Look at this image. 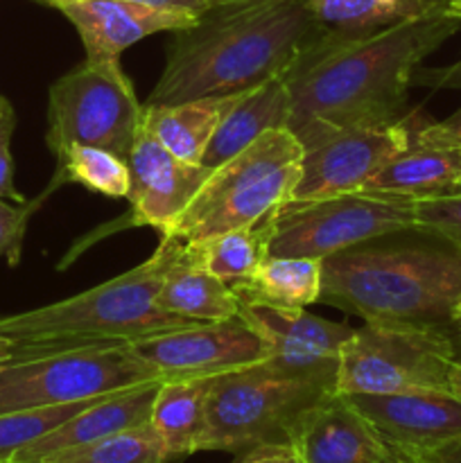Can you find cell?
Here are the masks:
<instances>
[{
    "instance_id": "cell-1",
    "label": "cell",
    "mask_w": 461,
    "mask_h": 463,
    "mask_svg": "<svg viewBox=\"0 0 461 463\" xmlns=\"http://www.w3.org/2000/svg\"><path fill=\"white\" fill-rule=\"evenodd\" d=\"M459 27L447 14L423 12L366 34L328 30L285 75L292 99L287 129L310 120H400L416 68Z\"/></svg>"
},
{
    "instance_id": "cell-2",
    "label": "cell",
    "mask_w": 461,
    "mask_h": 463,
    "mask_svg": "<svg viewBox=\"0 0 461 463\" xmlns=\"http://www.w3.org/2000/svg\"><path fill=\"white\" fill-rule=\"evenodd\" d=\"M328 34L306 0H235L211 5L172 32L165 68L145 104L233 95L289 68Z\"/></svg>"
},
{
    "instance_id": "cell-3",
    "label": "cell",
    "mask_w": 461,
    "mask_h": 463,
    "mask_svg": "<svg viewBox=\"0 0 461 463\" xmlns=\"http://www.w3.org/2000/svg\"><path fill=\"white\" fill-rule=\"evenodd\" d=\"M319 303L364 324L455 330L461 244L416 222L375 235L324 258Z\"/></svg>"
},
{
    "instance_id": "cell-4",
    "label": "cell",
    "mask_w": 461,
    "mask_h": 463,
    "mask_svg": "<svg viewBox=\"0 0 461 463\" xmlns=\"http://www.w3.org/2000/svg\"><path fill=\"white\" fill-rule=\"evenodd\" d=\"M183 244L172 235H161L156 251L125 274L66 301L0 317V335L21 355L77 344H134L167 330L202 324L172 315L156 301Z\"/></svg>"
},
{
    "instance_id": "cell-5",
    "label": "cell",
    "mask_w": 461,
    "mask_h": 463,
    "mask_svg": "<svg viewBox=\"0 0 461 463\" xmlns=\"http://www.w3.org/2000/svg\"><path fill=\"white\" fill-rule=\"evenodd\" d=\"M337 392V371H294L267 360L212 378L203 450L242 455L289 443L303 416Z\"/></svg>"
},
{
    "instance_id": "cell-6",
    "label": "cell",
    "mask_w": 461,
    "mask_h": 463,
    "mask_svg": "<svg viewBox=\"0 0 461 463\" xmlns=\"http://www.w3.org/2000/svg\"><path fill=\"white\" fill-rule=\"evenodd\" d=\"M301 158L303 147L292 131H265L242 152L212 167L167 235L190 244L256 224L292 197Z\"/></svg>"
},
{
    "instance_id": "cell-7",
    "label": "cell",
    "mask_w": 461,
    "mask_h": 463,
    "mask_svg": "<svg viewBox=\"0 0 461 463\" xmlns=\"http://www.w3.org/2000/svg\"><path fill=\"white\" fill-rule=\"evenodd\" d=\"M161 375L131 344H77L21 353L0 366V414L111 396Z\"/></svg>"
},
{
    "instance_id": "cell-8",
    "label": "cell",
    "mask_w": 461,
    "mask_h": 463,
    "mask_svg": "<svg viewBox=\"0 0 461 463\" xmlns=\"http://www.w3.org/2000/svg\"><path fill=\"white\" fill-rule=\"evenodd\" d=\"M456 339L455 330L364 324L343 344L337 392L346 396L450 392L452 373L461 362Z\"/></svg>"
},
{
    "instance_id": "cell-9",
    "label": "cell",
    "mask_w": 461,
    "mask_h": 463,
    "mask_svg": "<svg viewBox=\"0 0 461 463\" xmlns=\"http://www.w3.org/2000/svg\"><path fill=\"white\" fill-rule=\"evenodd\" d=\"M145 104L122 63L84 61L59 77L48 93V149L61 158L72 145L102 147L129 158Z\"/></svg>"
},
{
    "instance_id": "cell-10",
    "label": "cell",
    "mask_w": 461,
    "mask_h": 463,
    "mask_svg": "<svg viewBox=\"0 0 461 463\" xmlns=\"http://www.w3.org/2000/svg\"><path fill=\"white\" fill-rule=\"evenodd\" d=\"M414 199L387 193L287 199L271 217L269 256L324 258L375 235L414 224Z\"/></svg>"
},
{
    "instance_id": "cell-11",
    "label": "cell",
    "mask_w": 461,
    "mask_h": 463,
    "mask_svg": "<svg viewBox=\"0 0 461 463\" xmlns=\"http://www.w3.org/2000/svg\"><path fill=\"white\" fill-rule=\"evenodd\" d=\"M419 122L402 116L393 122L330 125L310 120L292 131L303 147L301 176L289 199H319L362 190L393 156L409 147Z\"/></svg>"
},
{
    "instance_id": "cell-12",
    "label": "cell",
    "mask_w": 461,
    "mask_h": 463,
    "mask_svg": "<svg viewBox=\"0 0 461 463\" xmlns=\"http://www.w3.org/2000/svg\"><path fill=\"white\" fill-rule=\"evenodd\" d=\"M161 380L215 378L269 357L267 344L242 319L202 321L131 344Z\"/></svg>"
},
{
    "instance_id": "cell-13",
    "label": "cell",
    "mask_w": 461,
    "mask_h": 463,
    "mask_svg": "<svg viewBox=\"0 0 461 463\" xmlns=\"http://www.w3.org/2000/svg\"><path fill=\"white\" fill-rule=\"evenodd\" d=\"M348 401L373 425L398 463L419 459L461 437V396L452 392L353 393Z\"/></svg>"
},
{
    "instance_id": "cell-14",
    "label": "cell",
    "mask_w": 461,
    "mask_h": 463,
    "mask_svg": "<svg viewBox=\"0 0 461 463\" xmlns=\"http://www.w3.org/2000/svg\"><path fill=\"white\" fill-rule=\"evenodd\" d=\"M129 203L131 213L127 226H152L167 235L181 213L199 193L211 167L202 163H185L170 149L163 147L145 127H140L129 158Z\"/></svg>"
},
{
    "instance_id": "cell-15",
    "label": "cell",
    "mask_w": 461,
    "mask_h": 463,
    "mask_svg": "<svg viewBox=\"0 0 461 463\" xmlns=\"http://www.w3.org/2000/svg\"><path fill=\"white\" fill-rule=\"evenodd\" d=\"M72 23L86 50V61L120 63L122 52L156 32H176L199 16L131 0H45Z\"/></svg>"
},
{
    "instance_id": "cell-16",
    "label": "cell",
    "mask_w": 461,
    "mask_h": 463,
    "mask_svg": "<svg viewBox=\"0 0 461 463\" xmlns=\"http://www.w3.org/2000/svg\"><path fill=\"white\" fill-rule=\"evenodd\" d=\"M240 319L267 344L274 364L294 371H339V355L351 326L321 319L306 307L240 301Z\"/></svg>"
},
{
    "instance_id": "cell-17",
    "label": "cell",
    "mask_w": 461,
    "mask_h": 463,
    "mask_svg": "<svg viewBox=\"0 0 461 463\" xmlns=\"http://www.w3.org/2000/svg\"><path fill=\"white\" fill-rule=\"evenodd\" d=\"M292 446L303 463H398L373 425L339 392L303 416Z\"/></svg>"
},
{
    "instance_id": "cell-18",
    "label": "cell",
    "mask_w": 461,
    "mask_h": 463,
    "mask_svg": "<svg viewBox=\"0 0 461 463\" xmlns=\"http://www.w3.org/2000/svg\"><path fill=\"white\" fill-rule=\"evenodd\" d=\"M158 387L161 383H152L99 398L93 405L77 411L66 423L50 430L48 434L23 448L12 463H41L57 452L89 446V443L107 439L111 434L149 423Z\"/></svg>"
},
{
    "instance_id": "cell-19",
    "label": "cell",
    "mask_w": 461,
    "mask_h": 463,
    "mask_svg": "<svg viewBox=\"0 0 461 463\" xmlns=\"http://www.w3.org/2000/svg\"><path fill=\"white\" fill-rule=\"evenodd\" d=\"M289 118H292V99H289L285 75L274 77L256 89H249L212 134L203 152L202 165L211 170L221 165L230 156L249 147L253 140L260 138L265 131L287 129Z\"/></svg>"
},
{
    "instance_id": "cell-20",
    "label": "cell",
    "mask_w": 461,
    "mask_h": 463,
    "mask_svg": "<svg viewBox=\"0 0 461 463\" xmlns=\"http://www.w3.org/2000/svg\"><path fill=\"white\" fill-rule=\"evenodd\" d=\"M244 93L247 90L176 104H145L143 127L176 158L185 163H202L212 134Z\"/></svg>"
},
{
    "instance_id": "cell-21",
    "label": "cell",
    "mask_w": 461,
    "mask_h": 463,
    "mask_svg": "<svg viewBox=\"0 0 461 463\" xmlns=\"http://www.w3.org/2000/svg\"><path fill=\"white\" fill-rule=\"evenodd\" d=\"M461 184V147H438L411 138L409 147L393 156L362 190L407 199L455 193Z\"/></svg>"
},
{
    "instance_id": "cell-22",
    "label": "cell",
    "mask_w": 461,
    "mask_h": 463,
    "mask_svg": "<svg viewBox=\"0 0 461 463\" xmlns=\"http://www.w3.org/2000/svg\"><path fill=\"white\" fill-rule=\"evenodd\" d=\"M158 306L190 321L238 319L240 297L226 280L217 279L183 244L158 292Z\"/></svg>"
},
{
    "instance_id": "cell-23",
    "label": "cell",
    "mask_w": 461,
    "mask_h": 463,
    "mask_svg": "<svg viewBox=\"0 0 461 463\" xmlns=\"http://www.w3.org/2000/svg\"><path fill=\"white\" fill-rule=\"evenodd\" d=\"M211 389L212 378L163 380L158 387L149 425L172 461L202 452Z\"/></svg>"
},
{
    "instance_id": "cell-24",
    "label": "cell",
    "mask_w": 461,
    "mask_h": 463,
    "mask_svg": "<svg viewBox=\"0 0 461 463\" xmlns=\"http://www.w3.org/2000/svg\"><path fill=\"white\" fill-rule=\"evenodd\" d=\"M324 260L319 258L267 256L262 265L242 283L230 288L240 301L267 303L278 307H306L319 303Z\"/></svg>"
},
{
    "instance_id": "cell-25",
    "label": "cell",
    "mask_w": 461,
    "mask_h": 463,
    "mask_svg": "<svg viewBox=\"0 0 461 463\" xmlns=\"http://www.w3.org/2000/svg\"><path fill=\"white\" fill-rule=\"evenodd\" d=\"M274 211L258 220L256 224L226 231L202 242H190L188 247L193 249L194 258L217 279L226 280L229 285L242 283L249 276H253V271L269 256Z\"/></svg>"
},
{
    "instance_id": "cell-26",
    "label": "cell",
    "mask_w": 461,
    "mask_h": 463,
    "mask_svg": "<svg viewBox=\"0 0 461 463\" xmlns=\"http://www.w3.org/2000/svg\"><path fill=\"white\" fill-rule=\"evenodd\" d=\"M63 184H80L108 199H127L131 188L129 163L108 149L72 145L61 158H57L52 185L45 190L43 197Z\"/></svg>"
},
{
    "instance_id": "cell-27",
    "label": "cell",
    "mask_w": 461,
    "mask_h": 463,
    "mask_svg": "<svg viewBox=\"0 0 461 463\" xmlns=\"http://www.w3.org/2000/svg\"><path fill=\"white\" fill-rule=\"evenodd\" d=\"M41 463H174L149 423L111 434L89 446L57 452Z\"/></svg>"
},
{
    "instance_id": "cell-28",
    "label": "cell",
    "mask_w": 461,
    "mask_h": 463,
    "mask_svg": "<svg viewBox=\"0 0 461 463\" xmlns=\"http://www.w3.org/2000/svg\"><path fill=\"white\" fill-rule=\"evenodd\" d=\"M321 25L342 34H366L423 14L391 0H306Z\"/></svg>"
},
{
    "instance_id": "cell-29",
    "label": "cell",
    "mask_w": 461,
    "mask_h": 463,
    "mask_svg": "<svg viewBox=\"0 0 461 463\" xmlns=\"http://www.w3.org/2000/svg\"><path fill=\"white\" fill-rule=\"evenodd\" d=\"M104 398V396H102ZM99 398L84 402H72V405L43 407V410H23L0 414V463H12L14 457L25 446L34 443L50 430L59 428L68 419L81 411L84 407L93 405Z\"/></svg>"
},
{
    "instance_id": "cell-30",
    "label": "cell",
    "mask_w": 461,
    "mask_h": 463,
    "mask_svg": "<svg viewBox=\"0 0 461 463\" xmlns=\"http://www.w3.org/2000/svg\"><path fill=\"white\" fill-rule=\"evenodd\" d=\"M419 80L428 81L437 89L438 86L441 89H461V61L450 68H441V71L423 72ZM414 138L429 145H438V147H461V107L452 116H447L446 120L419 122Z\"/></svg>"
},
{
    "instance_id": "cell-31",
    "label": "cell",
    "mask_w": 461,
    "mask_h": 463,
    "mask_svg": "<svg viewBox=\"0 0 461 463\" xmlns=\"http://www.w3.org/2000/svg\"><path fill=\"white\" fill-rule=\"evenodd\" d=\"M414 220L461 244V193L414 199Z\"/></svg>"
},
{
    "instance_id": "cell-32",
    "label": "cell",
    "mask_w": 461,
    "mask_h": 463,
    "mask_svg": "<svg viewBox=\"0 0 461 463\" xmlns=\"http://www.w3.org/2000/svg\"><path fill=\"white\" fill-rule=\"evenodd\" d=\"M41 202H43V197L34 203L12 206L5 199H0V258H5L9 267H16L21 262L27 222Z\"/></svg>"
},
{
    "instance_id": "cell-33",
    "label": "cell",
    "mask_w": 461,
    "mask_h": 463,
    "mask_svg": "<svg viewBox=\"0 0 461 463\" xmlns=\"http://www.w3.org/2000/svg\"><path fill=\"white\" fill-rule=\"evenodd\" d=\"M16 129V111L5 95H0V199H14L25 203V197L14 185V158L12 136Z\"/></svg>"
},
{
    "instance_id": "cell-34",
    "label": "cell",
    "mask_w": 461,
    "mask_h": 463,
    "mask_svg": "<svg viewBox=\"0 0 461 463\" xmlns=\"http://www.w3.org/2000/svg\"><path fill=\"white\" fill-rule=\"evenodd\" d=\"M235 463H303L298 452L289 443H274V446H258L242 452Z\"/></svg>"
},
{
    "instance_id": "cell-35",
    "label": "cell",
    "mask_w": 461,
    "mask_h": 463,
    "mask_svg": "<svg viewBox=\"0 0 461 463\" xmlns=\"http://www.w3.org/2000/svg\"><path fill=\"white\" fill-rule=\"evenodd\" d=\"M39 3H45V0H39ZM131 3L152 5V7L172 9V12L194 14V16H202L211 7V0H131Z\"/></svg>"
},
{
    "instance_id": "cell-36",
    "label": "cell",
    "mask_w": 461,
    "mask_h": 463,
    "mask_svg": "<svg viewBox=\"0 0 461 463\" xmlns=\"http://www.w3.org/2000/svg\"><path fill=\"white\" fill-rule=\"evenodd\" d=\"M409 463H461V437L456 441L447 443V446L438 448V450L419 457V459Z\"/></svg>"
},
{
    "instance_id": "cell-37",
    "label": "cell",
    "mask_w": 461,
    "mask_h": 463,
    "mask_svg": "<svg viewBox=\"0 0 461 463\" xmlns=\"http://www.w3.org/2000/svg\"><path fill=\"white\" fill-rule=\"evenodd\" d=\"M14 355H16V346H14L7 337L0 335V366L7 364L9 360H14Z\"/></svg>"
},
{
    "instance_id": "cell-38",
    "label": "cell",
    "mask_w": 461,
    "mask_h": 463,
    "mask_svg": "<svg viewBox=\"0 0 461 463\" xmlns=\"http://www.w3.org/2000/svg\"><path fill=\"white\" fill-rule=\"evenodd\" d=\"M452 0H420L425 12H446V7L450 5Z\"/></svg>"
},
{
    "instance_id": "cell-39",
    "label": "cell",
    "mask_w": 461,
    "mask_h": 463,
    "mask_svg": "<svg viewBox=\"0 0 461 463\" xmlns=\"http://www.w3.org/2000/svg\"><path fill=\"white\" fill-rule=\"evenodd\" d=\"M450 392L456 393V396H461V362L456 364L455 373H452V380H450Z\"/></svg>"
},
{
    "instance_id": "cell-40",
    "label": "cell",
    "mask_w": 461,
    "mask_h": 463,
    "mask_svg": "<svg viewBox=\"0 0 461 463\" xmlns=\"http://www.w3.org/2000/svg\"><path fill=\"white\" fill-rule=\"evenodd\" d=\"M391 3H400V5H407V7L419 9V12H425L423 5H420V0H391Z\"/></svg>"
},
{
    "instance_id": "cell-41",
    "label": "cell",
    "mask_w": 461,
    "mask_h": 463,
    "mask_svg": "<svg viewBox=\"0 0 461 463\" xmlns=\"http://www.w3.org/2000/svg\"><path fill=\"white\" fill-rule=\"evenodd\" d=\"M455 333L461 339V306L455 310Z\"/></svg>"
},
{
    "instance_id": "cell-42",
    "label": "cell",
    "mask_w": 461,
    "mask_h": 463,
    "mask_svg": "<svg viewBox=\"0 0 461 463\" xmlns=\"http://www.w3.org/2000/svg\"><path fill=\"white\" fill-rule=\"evenodd\" d=\"M220 3H235V0H211V5H220Z\"/></svg>"
},
{
    "instance_id": "cell-43",
    "label": "cell",
    "mask_w": 461,
    "mask_h": 463,
    "mask_svg": "<svg viewBox=\"0 0 461 463\" xmlns=\"http://www.w3.org/2000/svg\"><path fill=\"white\" fill-rule=\"evenodd\" d=\"M455 193H461V184L456 185V188H455ZM450 194H452V193H450Z\"/></svg>"
}]
</instances>
